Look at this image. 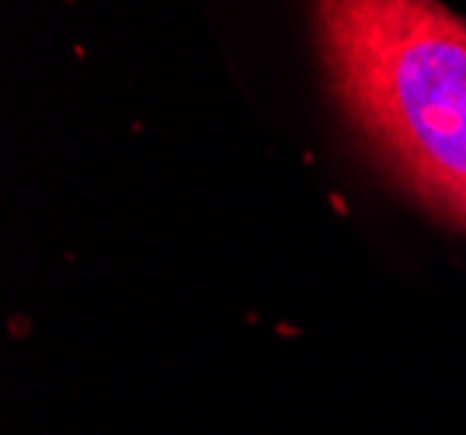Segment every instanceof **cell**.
<instances>
[{
    "label": "cell",
    "mask_w": 466,
    "mask_h": 435,
    "mask_svg": "<svg viewBox=\"0 0 466 435\" xmlns=\"http://www.w3.org/2000/svg\"><path fill=\"white\" fill-rule=\"evenodd\" d=\"M313 25L362 139L466 234V18L439 0H313Z\"/></svg>",
    "instance_id": "obj_1"
}]
</instances>
